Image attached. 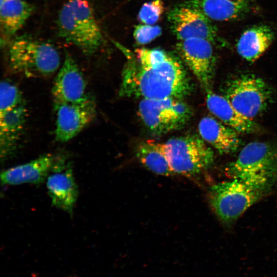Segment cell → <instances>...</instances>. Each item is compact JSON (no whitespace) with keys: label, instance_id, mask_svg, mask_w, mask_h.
<instances>
[{"label":"cell","instance_id":"6da1fadb","mask_svg":"<svg viewBox=\"0 0 277 277\" xmlns=\"http://www.w3.org/2000/svg\"><path fill=\"white\" fill-rule=\"evenodd\" d=\"M122 72L120 96L142 99H183L191 93L192 82L182 60L161 49L127 52Z\"/></svg>","mask_w":277,"mask_h":277},{"label":"cell","instance_id":"7a4b0ae2","mask_svg":"<svg viewBox=\"0 0 277 277\" xmlns=\"http://www.w3.org/2000/svg\"><path fill=\"white\" fill-rule=\"evenodd\" d=\"M58 35L86 55L96 52L104 43L101 28L87 0H68L60 9Z\"/></svg>","mask_w":277,"mask_h":277},{"label":"cell","instance_id":"3957f363","mask_svg":"<svg viewBox=\"0 0 277 277\" xmlns=\"http://www.w3.org/2000/svg\"><path fill=\"white\" fill-rule=\"evenodd\" d=\"M232 179L272 190L277 183V145L269 142L249 143L226 167Z\"/></svg>","mask_w":277,"mask_h":277},{"label":"cell","instance_id":"277c9868","mask_svg":"<svg viewBox=\"0 0 277 277\" xmlns=\"http://www.w3.org/2000/svg\"><path fill=\"white\" fill-rule=\"evenodd\" d=\"M7 61L12 71L29 77L50 76L61 65L60 54L52 45L27 34L11 41Z\"/></svg>","mask_w":277,"mask_h":277},{"label":"cell","instance_id":"5b68a950","mask_svg":"<svg viewBox=\"0 0 277 277\" xmlns=\"http://www.w3.org/2000/svg\"><path fill=\"white\" fill-rule=\"evenodd\" d=\"M270 191L271 190L232 179L231 181L211 186L208 199L219 220L226 227H230L249 207Z\"/></svg>","mask_w":277,"mask_h":277},{"label":"cell","instance_id":"8992f818","mask_svg":"<svg viewBox=\"0 0 277 277\" xmlns=\"http://www.w3.org/2000/svg\"><path fill=\"white\" fill-rule=\"evenodd\" d=\"M165 145L169 164L175 174L195 176L209 168L214 162L212 149L197 135L172 137Z\"/></svg>","mask_w":277,"mask_h":277},{"label":"cell","instance_id":"52a82bcc","mask_svg":"<svg viewBox=\"0 0 277 277\" xmlns=\"http://www.w3.org/2000/svg\"><path fill=\"white\" fill-rule=\"evenodd\" d=\"M138 114L146 127L159 135L183 128L192 117L193 111L183 99H142Z\"/></svg>","mask_w":277,"mask_h":277},{"label":"cell","instance_id":"ba28073f","mask_svg":"<svg viewBox=\"0 0 277 277\" xmlns=\"http://www.w3.org/2000/svg\"><path fill=\"white\" fill-rule=\"evenodd\" d=\"M224 96L239 112L253 120L266 110L272 92L263 79L246 74L228 82Z\"/></svg>","mask_w":277,"mask_h":277},{"label":"cell","instance_id":"9c48e42d","mask_svg":"<svg viewBox=\"0 0 277 277\" xmlns=\"http://www.w3.org/2000/svg\"><path fill=\"white\" fill-rule=\"evenodd\" d=\"M210 41L201 38L180 41L176 52L206 91L211 90L215 68V57Z\"/></svg>","mask_w":277,"mask_h":277},{"label":"cell","instance_id":"30bf717a","mask_svg":"<svg viewBox=\"0 0 277 277\" xmlns=\"http://www.w3.org/2000/svg\"><path fill=\"white\" fill-rule=\"evenodd\" d=\"M55 112V140L68 142L77 135L94 119L96 106L90 96L77 103H54Z\"/></svg>","mask_w":277,"mask_h":277},{"label":"cell","instance_id":"8fae6325","mask_svg":"<svg viewBox=\"0 0 277 277\" xmlns=\"http://www.w3.org/2000/svg\"><path fill=\"white\" fill-rule=\"evenodd\" d=\"M172 32L179 41L191 38L207 39L213 44L216 29L206 15L192 3L181 4L168 13Z\"/></svg>","mask_w":277,"mask_h":277},{"label":"cell","instance_id":"7c38bea8","mask_svg":"<svg viewBox=\"0 0 277 277\" xmlns=\"http://www.w3.org/2000/svg\"><path fill=\"white\" fill-rule=\"evenodd\" d=\"M69 165L66 155L45 154L28 163L4 170L1 174V182L5 185L39 184L47 180L50 173L62 170Z\"/></svg>","mask_w":277,"mask_h":277},{"label":"cell","instance_id":"4fadbf2b","mask_svg":"<svg viewBox=\"0 0 277 277\" xmlns=\"http://www.w3.org/2000/svg\"><path fill=\"white\" fill-rule=\"evenodd\" d=\"M86 82L76 62L68 52L53 82L52 94L54 103H77L90 97Z\"/></svg>","mask_w":277,"mask_h":277},{"label":"cell","instance_id":"5bb4252c","mask_svg":"<svg viewBox=\"0 0 277 277\" xmlns=\"http://www.w3.org/2000/svg\"><path fill=\"white\" fill-rule=\"evenodd\" d=\"M27 117L25 102L0 114V152L1 161L5 162L15 152Z\"/></svg>","mask_w":277,"mask_h":277},{"label":"cell","instance_id":"9a60e30c","mask_svg":"<svg viewBox=\"0 0 277 277\" xmlns=\"http://www.w3.org/2000/svg\"><path fill=\"white\" fill-rule=\"evenodd\" d=\"M46 186L52 205L72 214L78 192L70 166L51 173L46 180Z\"/></svg>","mask_w":277,"mask_h":277},{"label":"cell","instance_id":"2e32d148","mask_svg":"<svg viewBox=\"0 0 277 277\" xmlns=\"http://www.w3.org/2000/svg\"><path fill=\"white\" fill-rule=\"evenodd\" d=\"M200 136L221 154H231L241 145L239 133L216 118L206 116L198 126Z\"/></svg>","mask_w":277,"mask_h":277},{"label":"cell","instance_id":"e0dca14e","mask_svg":"<svg viewBox=\"0 0 277 277\" xmlns=\"http://www.w3.org/2000/svg\"><path fill=\"white\" fill-rule=\"evenodd\" d=\"M206 92L207 107L219 121L239 133H252L259 130L257 124L239 112L224 96L211 90Z\"/></svg>","mask_w":277,"mask_h":277},{"label":"cell","instance_id":"ac0fdd59","mask_svg":"<svg viewBox=\"0 0 277 277\" xmlns=\"http://www.w3.org/2000/svg\"><path fill=\"white\" fill-rule=\"evenodd\" d=\"M274 38V32L268 26H254L241 35L236 44L237 51L246 61L254 62L268 48Z\"/></svg>","mask_w":277,"mask_h":277},{"label":"cell","instance_id":"d6986e66","mask_svg":"<svg viewBox=\"0 0 277 277\" xmlns=\"http://www.w3.org/2000/svg\"><path fill=\"white\" fill-rule=\"evenodd\" d=\"M27 0H2L0 3L2 33L6 38L15 35L24 26L34 10Z\"/></svg>","mask_w":277,"mask_h":277},{"label":"cell","instance_id":"ffe728a7","mask_svg":"<svg viewBox=\"0 0 277 277\" xmlns=\"http://www.w3.org/2000/svg\"><path fill=\"white\" fill-rule=\"evenodd\" d=\"M136 155L140 162L152 172L164 176L175 174L167 156L165 143L152 140L144 141L138 146Z\"/></svg>","mask_w":277,"mask_h":277},{"label":"cell","instance_id":"44dd1931","mask_svg":"<svg viewBox=\"0 0 277 277\" xmlns=\"http://www.w3.org/2000/svg\"><path fill=\"white\" fill-rule=\"evenodd\" d=\"M191 3L209 19L226 21L237 17L242 12L246 0H193Z\"/></svg>","mask_w":277,"mask_h":277},{"label":"cell","instance_id":"7402d4cb","mask_svg":"<svg viewBox=\"0 0 277 277\" xmlns=\"http://www.w3.org/2000/svg\"><path fill=\"white\" fill-rule=\"evenodd\" d=\"M0 114L24 103L23 95L18 87L12 82L5 80L0 87Z\"/></svg>","mask_w":277,"mask_h":277},{"label":"cell","instance_id":"603a6c76","mask_svg":"<svg viewBox=\"0 0 277 277\" xmlns=\"http://www.w3.org/2000/svg\"><path fill=\"white\" fill-rule=\"evenodd\" d=\"M164 11L163 2L153 0L142 6L137 16L138 19L145 24L153 25L159 20Z\"/></svg>","mask_w":277,"mask_h":277},{"label":"cell","instance_id":"cb8c5ba5","mask_svg":"<svg viewBox=\"0 0 277 277\" xmlns=\"http://www.w3.org/2000/svg\"><path fill=\"white\" fill-rule=\"evenodd\" d=\"M161 32V28L158 26L138 25L135 27L133 36L138 44L145 45L159 36Z\"/></svg>","mask_w":277,"mask_h":277}]
</instances>
